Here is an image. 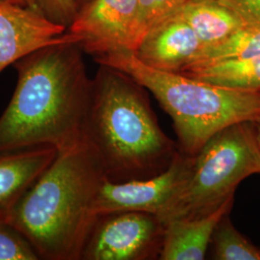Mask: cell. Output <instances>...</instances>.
Wrapping results in <instances>:
<instances>
[{"instance_id": "obj_12", "label": "cell", "mask_w": 260, "mask_h": 260, "mask_svg": "<svg viewBox=\"0 0 260 260\" xmlns=\"http://www.w3.org/2000/svg\"><path fill=\"white\" fill-rule=\"evenodd\" d=\"M233 198L205 217L174 220L165 223L159 259H205L217 224L233 208Z\"/></svg>"}, {"instance_id": "obj_16", "label": "cell", "mask_w": 260, "mask_h": 260, "mask_svg": "<svg viewBox=\"0 0 260 260\" xmlns=\"http://www.w3.org/2000/svg\"><path fill=\"white\" fill-rule=\"evenodd\" d=\"M231 213V212H230ZM230 213L217 224L210 243L212 258L217 260H260V248L236 230Z\"/></svg>"}, {"instance_id": "obj_23", "label": "cell", "mask_w": 260, "mask_h": 260, "mask_svg": "<svg viewBox=\"0 0 260 260\" xmlns=\"http://www.w3.org/2000/svg\"><path fill=\"white\" fill-rule=\"evenodd\" d=\"M92 0H75V5L77 7V10L81 9L82 7H84L86 4H88L89 2H91Z\"/></svg>"}, {"instance_id": "obj_20", "label": "cell", "mask_w": 260, "mask_h": 260, "mask_svg": "<svg viewBox=\"0 0 260 260\" xmlns=\"http://www.w3.org/2000/svg\"><path fill=\"white\" fill-rule=\"evenodd\" d=\"M232 10L244 25L260 26V0H218Z\"/></svg>"}, {"instance_id": "obj_22", "label": "cell", "mask_w": 260, "mask_h": 260, "mask_svg": "<svg viewBox=\"0 0 260 260\" xmlns=\"http://www.w3.org/2000/svg\"><path fill=\"white\" fill-rule=\"evenodd\" d=\"M253 124H254L256 140H257V143H258L260 147V117L258 119H256L255 121H253Z\"/></svg>"}, {"instance_id": "obj_17", "label": "cell", "mask_w": 260, "mask_h": 260, "mask_svg": "<svg viewBox=\"0 0 260 260\" xmlns=\"http://www.w3.org/2000/svg\"><path fill=\"white\" fill-rule=\"evenodd\" d=\"M187 0H138L134 28L135 50L149 29L176 13Z\"/></svg>"}, {"instance_id": "obj_18", "label": "cell", "mask_w": 260, "mask_h": 260, "mask_svg": "<svg viewBox=\"0 0 260 260\" xmlns=\"http://www.w3.org/2000/svg\"><path fill=\"white\" fill-rule=\"evenodd\" d=\"M0 260H40L27 238L7 222H0Z\"/></svg>"}, {"instance_id": "obj_15", "label": "cell", "mask_w": 260, "mask_h": 260, "mask_svg": "<svg viewBox=\"0 0 260 260\" xmlns=\"http://www.w3.org/2000/svg\"><path fill=\"white\" fill-rule=\"evenodd\" d=\"M256 56H260V26L244 25L221 43L205 47L189 66Z\"/></svg>"}, {"instance_id": "obj_21", "label": "cell", "mask_w": 260, "mask_h": 260, "mask_svg": "<svg viewBox=\"0 0 260 260\" xmlns=\"http://www.w3.org/2000/svg\"><path fill=\"white\" fill-rule=\"evenodd\" d=\"M0 3H9L23 7H31L38 9L36 0H0ZM39 10V9H38Z\"/></svg>"}, {"instance_id": "obj_6", "label": "cell", "mask_w": 260, "mask_h": 260, "mask_svg": "<svg viewBox=\"0 0 260 260\" xmlns=\"http://www.w3.org/2000/svg\"><path fill=\"white\" fill-rule=\"evenodd\" d=\"M164 230L155 214L126 211L99 215L80 260L159 259Z\"/></svg>"}, {"instance_id": "obj_10", "label": "cell", "mask_w": 260, "mask_h": 260, "mask_svg": "<svg viewBox=\"0 0 260 260\" xmlns=\"http://www.w3.org/2000/svg\"><path fill=\"white\" fill-rule=\"evenodd\" d=\"M204 47L194 30L176 12L150 28L134 53L153 69L180 73Z\"/></svg>"}, {"instance_id": "obj_5", "label": "cell", "mask_w": 260, "mask_h": 260, "mask_svg": "<svg viewBox=\"0 0 260 260\" xmlns=\"http://www.w3.org/2000/svg\"><path fill=\"white\" fill-rule=\"evenodd\" d=\"M260 174V147L253 121L218 131L194 156L190 176L158 214L163 224L213 213L234 197L246 177Z\"/></svg>"}, {"instance_id": "obj_4", "label": "cell", "mask_w": 260, "mask_h": 260, "mask_svg": "<svg viewBox=\"0 0 260 260\" xmlns=\"http://www.w3.org/2000/svg\"><path fill=\"white\" fill-rule=\"evenodd\" d=\"M130 76L152 93L171 116L178 149L195 156L218 131L237 122L260 117V92L216 86L193 77L153 69L130 50H117L94 57Z\"/></svg>"}, {"instance_id": "obj_19", "label": "cell", "mask_w": 260, "mask_h": 260, "mask_svg": "<svg viewBox=\"0 0 260 260\" xmlns=\"http://www.w3.org/2000/svg\"><path fill=\"white\" fill-rule=\"evenodd\" d=\"M36 4L47 19L67 29L78 12L75 0H36Z\"/></svg>"}, {"instance_id": "obj_7", "label": "cell", "mask_w": 260, "mask_h": 260, "mask_svg": "<svg viewBox=\"0 0 260 260\" xmlns=\"http://www.w3.org/2000/svg\"><path fill=\"white\" fill-rule=\"evenodd\" d=\"M194 156L179 151L167 170L155 177L123 182L103 179L93 202L95 216L114 212L160 213L190 176Z\"/></svg>"}, {"instance_id": "obj_9", "label": "cell", "mask_w": 260, "mask_h": 260, "mask_svg": "<svg viewBox=\"0 0 260 260\" xmlns=\"http://www.w3.org/2000/svg\"><path fill=\"white\" fill-rule=\"evenodd\" d=\"M40 10L0 3V74L39 48L71 37Z\"/></svg>"}, {"instance_id": "obj_14", "label": "cell", "mask_w": 260, "mask_h": 260, "mask_svg": "<svg viewBox=\"0 0 260 260\" xmlns=\"http://www.w3.org/2000/svg\"><path fill=\"white\" fill-rule=\"evenodd\" d=\"M180 74L220 87L260 92V56L189 66Z\"/></svg>"}, {"instance_id": "obj_11", "label": "cell", "mask_w": 260, "mask_h": 260, "mask_svg": "<svg viewBox=\"0 0 260 260\" xmlns=\"http://www.w3.org/2000/svg\"><path fill=\"white\" fill-rule=\"evenodd\" d=\"M58 150L40 146L0 150V222H7L19 200L54 160Z\"/></svg>"}, {"instance_id": "obj_3", "label": "cell", "mask_w": 260, "mask_h": 260, "mask_svg": "<svg viewBox=\"0 0 260 260\" xmlns=\"http://www.w3.org/2000/svg\"><path fill=\"white\" fill-rule=\"evenodd\" d=\"M85 136L114 182L155 177L180 151L161 129L143 86L108 66L93 79Z\"/></svg>"}, {"instance_id": "obj_13", "label": "cell", "mask_w": 260, "mask_h": 260, "mask_svg": "<svg viewBox=\"0 0 260 260\" xmlns=\"http://www.w3.org/2000/svg\"><path fill=\"white\" fill-rule=\"evenodd\" d=\"M177 13L205 47L221 43L244 26L241 19L218 0H187Z\"/></svg>"}, {"instance_id": "obj_8", "label": "cell", "mask_w": 260, "mask_h": 260, "mask_svg": "<svg viewBox=\"0 0 260 260\" xmlns=\"http://www.w3.org/2000/svg\"><path fill=\"white\" fill-rule=\"evenodd\" d=\"M138 0H92L67 29L93 57L117 50L135 51Z\"/></svg>"}, {"instance_id": "obj_2", "label": "cell", "mask_w": 260, "mask_h": 260, "mask_svg": "<svg viewBox=\"0 0 260 260\" xmlns=\"http://www.w3.org/2000/svg\"><path fill=\"white\" fill-rule=\"evenodd\" d=\"M105 177L99 155L85 136L58 150L7 223L27 238L40 259L80 260L96 218L93 202Z\"/></svg>"}, {"instance_id": "obj_1", "label": "cell", "mask_w": 260, "mask_h": 260, "mask_svg": "<svg viewBox=\"0 0 260 260\" xmlns=\"http://www.w3.org/2000/svg\"><path fill=\"white\" fill-rule=\"evenodd\" d=\"M70 35L13 65L18 82L0 116V150H62L85 138L93 79L86 73L82 47Z\"/></svg>"}]
</instances>
